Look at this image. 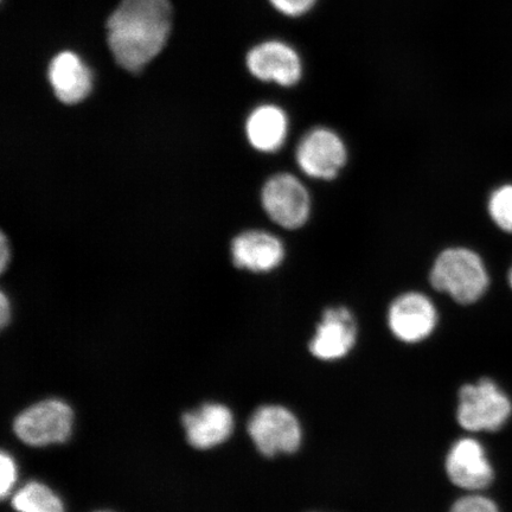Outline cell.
I'll list each match as a JSON object with an SVG mask.
<instances>
[{"label": "cell", "mask_w": 512, "mask_h": 512, "mask_svg": "<svg viewBox=\"0 0 512 512\" xmlns=\"http://www.w3.org/2000/svg\"><path fill=\"white\" fill-rule=\"evenodd\" d=\"M10 247L6 236H0V272L4 273L10 262Z\"/></svg>", "instance_id": "21"}, {"label": "cell", "mask_w": 512, "mask_h": 512, "mask_svg": "<svg viewBox=\"0 0 512 512\" xmlns=\"http://www.w3.org/2000/svg\"><path fill=\"white\" fill-rule=\"evenodd\" d=\"M270 2L281 14L299 17L310 11L317 0H270Z\"/></svg>", "instance_id": "20"}, {"label": "cell", "mask_w": 512, "mask_h": 512, "mask_svg": "<svg viewBox=\"0 0 512 512\" xmlns=\"http://www.w3.org/2000/svg\"><path fill=\"white\" fill-rule=\"evenodd\" d=\"M457 420L469 432H496L512 412L507 394L494 381L482 379L465 384L458 396Z\"/></svg>", "instance_id": "3"}, {"label": "cell", "mask_w": 512, "mask_h": 512, "mask_svg": "<svg viewBox=\"0 0 512 512\" xmlns=\"http://www.w3.org/2000/svg\"><path fill=\"white\" fill-rule=\"evenodd\" d=\"M74 413L66 402L46 400L25 409L14 422L24 444L36 447L61 444L72 434Z\"/></svg>", "instance_id": "5"}, {"label": "cell", "mask_w": 512, "mask_h": 512, "mask_svg": "<svg viewBox=\"0 0 512 512\" xmlns=\"http://www.w3.org/2000/svg\"><path fill=\"white\" fill-rule=\"evenodd\" d=\"M357 342V323L347 307H330L323 312L309 350L320 361L342 360Z\"/></svg>", "instance_id": "9"}, {"label": "cell", "mask_w": 512, "mask_h": 512, "mask_svg": "<svg viewBox=\"0 0 512 512\" xmlns=\"http://www.w3.org/2000/svg\"><path fill=\"white\" fill-rule=\"evenodd\" d=\"M187 439L197 450H209L228 440L234 430V416L219 403H207L195 412L183 415Z\"/></svg>", "instance_id": "12"}, {"label": "cell", "mask_w": 512, "mask_h": 512, "mask_svg": "<svg viewBox=\"0 0 512 512\" xmlns=\"http://www.w3.org/2000/svg\"><path fill=\"white\" fill-rule=\"evenodd\" d=\"M17 482V467L9 453L0 454V496L3 499L11 495Z\"/></svg>", "instance_id": "19"}, {"label": "cell", "mask_w": 512, "mask_h": 512, "mask_svg": "<svg viewBox=\"0 0 512 512\" xmlns=\"http://www.w3.org/2000/svg\"><path fill=\"white\" fill-rule=\"evenodd\" d=\"M232 256L236 267L264 273L275 270L283 262L285 248L277 236L252 230L236 236Z\"/></svg>", "instance_id": "13"}, {"label": "cell", "mask_w": 512, "mask_h": 512, "mask_svg": "<svg viewBox=\"0 0 512 512\" xmlns=\"http://www.w3.org/2000/svg\"><path fill=\"white\" fill-rule=\"evenodd\" d=\"M247 67L254 78L291 87L303 75V64L297 51L284 42L268 41L249 51Z\"/></svg>", "instance_id": "11"}, {"label": "cell", "mask_w": 512, "mask_h": 512, "mask_svg": "<svg viewBox=\"0 0 512 512\" xmlns=\"http://www.w3.org/2000/svg\"><path fill=\"white\" fill-rule=\"evenodd\" d=\"M450 512H501L492 499L482 495H467L454 502Z\"/></svg>", "instance_id": "18"}, {"label": "cell", "mask_w": 512, "mask_h": 512, "mask_svg": "<svg viewBox=\"0 0 512 512\" xmlns=\"http://www.w3.org/2000/svg\"><path fill=\"white\" fill-rule=\"evenodd\" d=\"M10 303L9 299L6 298L5 293H0V324H2V328H5L6 325L10 322Z\"/></svg>", "instance_id": "22"}, {"label": "cell", "mask_w": 512, "mask_h": 512, "mask_svg": "<svg viewBox=\"0 0 512 512\" xmlns=\"http://www.w3.org/2000/svg\"><path fill=\"white\" fill-rule=\"evenodd\" d=\"M430 281L435 291L448 294L454 302L462 305L477 303L490 286L483 259L472 249L464 247L441 252L434 261Z\"/></svg>", "instance_id": "2"}, {"label": "cell", "mask_w": 512, "mask_h": 512, "mask_svg": "<svg viewBox=\"0 0 512 512\" xmlns=\"http://www.w3.org/2000/svg\"><path fill=\"white\" fill-rule=\"evenodd\" d=\"M262 207L270 219L286 229H298L309 220L311 198L304 184L290 174L268 179L261 192Z\"/></svg>", "instance_id": "6"}, {"label": "cell", "mask_w": 512, "mask_h": 512, "mask_svg": "<svg viewBox=\"0 0 512 512\" xmlns=\"http://www.w3.org/2000/svg\"><path fill=\"white\" fill-rule=\"evenodd\" d=\"M508 280H509V285L512 288V265L510 267V271H509V274H508Z\"/></svg>", "instance_id": "23"}, {"label": "cell", "mask_w": 512, "mask_h": 512, "mask_svg": "<svg viewBox=\"0 0 512 512\" xmlns=\"http://www.w3.org/2000/svg\"><path fill=\"white\" fill-rule=\"evenodd\" d=\"M445 469L454 485L471 492L488 488L495 477L485 448L473 438L459 439L452 445Z\"/></svg>", "instance_id": "10"}, {"label": "cell", "mask_w": 512, "mask_h": 512, "mask_svg": "<svg viewBox=\"0 0 512 512\" xmlns=\"http://www.w3.org/2000/svg\"><path fill=\"white\" fill-rule=\"evenodd\" d=\"M248 433L258 451L265 457L291 454L303 441L302 425L290 409L283 406H262L248 422Z\"/></svg>", "instance_id": "4"}, {"label": "cell", "mask_w": 512, "mask_h": 512, "mask_svg": "<svg viewBox=\"0 0 512 512\" xmlns=\"http://www.w3.org/2000/svg\"><path fill=\"white\" fill-rule=\"evenodd\" d=\"M169 0H121L107 21V42L114 59L128 72H139L169 40Z\"/></svg>", "instance_id": "1"}, {"label": "cell", "mask_w": 512, "mask_h": 512, "mask_svg": "<svg viewBox=\"0 0 512 512\" xmlns=\"http://www.w3.org/2000/svg\"><path fill=\"white\" fill-rule=\"evenodd\" d=\"M437 325V307L424 293H403L389 306V329L403 343L425 341L433 334Z\"/></svg>", "instance_id": "8"}, {"label": "cell", "mask_w": 512, "mask_h": 512, "mask_svg": "<svg viewBox=\"0 0 512 512\" xmlns=\"http://www.w3.org/2000/svg\"><path fill=\"white\" fill-rule=\"evenodd\" d=\"M296 158L305 175L331 181L347 164L348 151L337 133L319 127L307 132L300 140Z\"/></svg>", "instance_id": "7"}, {"label": "cell", "mask_w": 512, "mask_h": 512, "mask_svg": "<svg viewBox=\"0 0 512 512\" xmlns=\"http://www.w3.org/2000/svg\"><path fill=\"white\" fill-rule=\"evenodd\" d=\"M11 504L17 512H64L60 497L38 482H30L19 489Z\"/></svg>", "instance_id": "16"}, {"label": "cell", "mask_w": 512, "mask_h": 512, "mask_svg": "<svg viewBox=\"0 0 512 512\" xmlns=\"http://www.w3.org/2000/svg\"><path fill=\"white\" fill-rule=\"evenodd\" d=\"M288 121L280 107L262 105L249 115L246 132L249 143L261 152H275L284 145Z\"/></svg>", "instance_id": "15"}, {"label": "cell", "mask_w": 512, "mask_h": 512, "mask_svg": "<svg viewBox=\"0 0 512 512\" xmlns=\"http://www.w3.org/2000/svg\"><path fill=\"white\" fill-rule=\"evenodd\" d=\"M488 210L491 220L505 233L512 234V184H505L492 191Z\"/></svg>", "instance_id": "17"}, {"label": "cell", "mask_w": 512, "mask_h": 512, "mask_svg": "<svg viewBox=\"0 0 512 512\" xmlns=\"http://www.w3.org/2000/svg\"><path fill=\"white\" fill-rule=\"evenodd\" d=\"M48 76L56 98L63 104H78L92 91L91 70L72 51H63L54 57Z\"/></svg>", "instance_id": "14"}]
</instances>
